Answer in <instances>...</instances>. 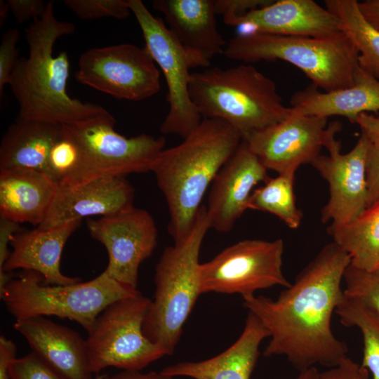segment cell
Segmentation results:
<instances>
[{
	"label": "cell",
	"mask_w": 379,
	"mask_h": 379,
	"mask_svg": "<svg viewBox=\"0 0 379 379\" xmlns=\"http://www.w3.org/2000/svg\"><path fill=\"white\" fill-rule=\"evenodd\" d=\"M350 255L335 242L324 246L276 299L252 295L244 305L270 333L265 357L284 356L299 371L331 368L347 357V345L331 329L345 293L342 281Z\"/></svg>",
	"instance_id": "cell-1"
},
{
	"label": "cell",
	"mask_w": 379,
	"mask_h": 379,
	"mask_svg": "<svg viewBox=\"0 0 379 379\" xmlns=\"http://www.w3.org/2000/svg\"><path fill=\"white\" fill-rule=\"evenodd\" d=\"M74 30L73 23L55 17L53 1L25 28L29 54L19 58L8 82L19 106L17 121L69 126L110 114L102 106L72 98L67 92L69 58L65 51L54 56L53 49L58 39Z\"/></svg>",
	"instance_id": "cell-2"
},
{
	"label": "cell",
	"mask_w": 379,
	"mask_h": 379,
	"mask_svg": "<svg viewBox=\"0 0 379 379\" xmlns=\"http://www.w3.org/2000/svg\"><path fill=\"white\" fill-rule=\"evenodd\" d=\"M242 140L227 122L203 119L181 143L160 153L151 172L168 205L174 242L190 233L206 190Z\"/></svg>",
	"instance_id": "cell-3"
},
{
	"label": "cell",
	"mask_w": 379,
	"mask_h": 379,
	"mask_svg": "<svg viewBox=\"0 0 379 379\" xmlns=\"http://www.w3.org/2000/svg\"><path fill=\"white\" fill-rule=\"evenodd\" d=\"M189 94L203 119L227 122L243 140L295 114L274 81L251 65L191 73Z\"/></svg>",
	"instance_id": "cell-4"
},
{
	"label": "cell",
	"mask_w": 379,
	"mask_h": 379,
	"mask_svg": "<svg viewBox=\"0 0 379 379\" xmlns=\"http://www.w3.org/2000/svg\"><path fill=\"white\" fill-rule=\"evenodd\" d=\"M209 228L206 207L201 205L190 233L166 247L156 265L154 298L142 330L166 355L173 354L182 327L201 294L199 256Z\"/></svg>",
	"instance_id": "cell-5"
},
{
	"label": "cell",
	"mask_w": 379,
	"mask_h": 379,
	"mask_svg": "<svg viewBox=\"0 0 379 379\" xmlns=\"http://www.w3.org/2000/svg\"><path fill=\"white\" fill-rule=\"evenodd\" d=\"M223 54L228 59L246 63L288 62L324 92L353 85L359 67V52L342 32L328 37L242 33L230 39Z\"/></svg>",
	"instance_id": "cell-6"
},
{
	"label": "cell",
	"mask_w": 379,
	"mask_h": 379,
	"mask_svg": "<svg viewBox=\"0 0 379 379\" xmlns=\"http://www.w3.org/2000/svg\"><path fill=\"white\" fill-rule=\"evenodd\" d=\"M140 294L105 271L88 281L50 285L39 273L24 270L0 289L7 311L16 319L56 316L77 322L87 332L108 305Z\"/></svg>",
	"instance_id": "cell-7"
},
{
	"label": "cell",
	"mask_w": 379,
	"mask_h": 379,
	"mask_svg": "<svg viewBox=\"0 0 379 379\" xmlns=\"http://www.w3.org/2000/svg\"><path fill=\"white\" fill-rule=\"evenodd\" d=\"M115 124L110 114L77 125H64L79 147L80 159L72 175L58 187L152 171L164 149V137L141 133L127 138L114 130Z\"/></svg>",
	"instance_id": "cell-8"
},
{
	"label": "cell",
	"mask_w": 379,
	"mask_h": 379,
	"mask_svg": "<svg viewBox=\"0 0 379 379\" xmlns=\"http://www.w3.org/2000/svg\"><path fill=\"white\" fill-rule=\"evenodd\" d=\"M151 301L142 294L125 298L112 302L98 316L86 340L93 373L107 367L140 371L166 355L143 333Z\"/></svg>",
	"instance_id": "cell-9"
},
{
	"label": "cell",
	"mask_w": 379,
	"mask_h": 379,
	"mask_svg": "<svg viewBox=\"0 0 379 379\" xmlns=\"http://www.w3.org/2000/svg\"><path fill=\"white\" fill-rule=\"evenodd\" d=\"M284 242L244 239L232 244L211 260L200 263L201 293H238L243 298L258 290L291 284L282 271Z\"/></svg>",
	"instance_id": "cell-10"
},
{
	"label": "cell",
	"mask_w": 379,
	"mask_h": 379,
	"mask_svg": "<svg viewBox=\"0 0 379 379\" xmlns=\"http://www.w3.org/2000/svg\"><path fill=\"white\" fill-rule=\"evenodd\" d=\"M128 4L141 29L145 48L161 68L168 87L169 110L160 131L184 139L203 119L189 94L190 69L194 65L161 18L154 17L140 0H128Z\"/></svg>",
	"instance_id": "cell-11"
},
{
	"label": "cell",
	"mask_w": 379,
	"mask_h": 379,
	"mask_svg": "<svg viewBox=\"0 0 379 379\" xmlns=\"http://www.w3.org/2000/svg\"><path fill=\"white\" fill-rule=\"evenodd\" d=\"M74 77L119 100H142L161 88L159 71L146 48L126 43L86 50Z\"/></svg>",
	"instance_id": "cell-12"
},
{
	"label": "cell",
	"mask_w": 379,
	"mask_h": 379,
	"mask_svg": "<svg viewBox=\"0 0 379 379\" xmlns=\"http://www.w3.org/2000/svg\"><path fill=\"white\" fill-rule=\"evenodd\" d=\"M328 128L324 147L328 155L320 154L311 164L329 187V199L321 212V221L331 222L327 232L349 223L367 208L366 157L371 145L361 134L354 147L343 154L335 138L340 124L332 122Z\"/></svg>",
	"instance_id": "cell-13"
},
{
	"label": "cell",
	"mask_w": 379,
	"mask_h": 379,
	"mask_svg": "<svg viewBox=\"0 0 379 379\" xmlns=\"http://www.w3.org/2000/svg\"><path fill=\"white\" fill-rule=\"evenodd\" d=\"M86 226L92 238L107 251L104 271L116 281L137 288L140 265L157 244V229L150 213L133 207L112 216L89 218Z\"/></svg>",
	"instance_id": "cell-14"
},
{
	"label": "cell",
	"mask_w": 379,
	"mask_h": 379,
	"mask_svg": "<svg viewBox=\"0 0 379 379\" xmlns=\"http://www.w3.org/2000/svg\"><path fill=\"white\" fill-rule=\"evenodd\" d=\"M328 118L295 114L244 140L267 170L295 173L312 164L324 147Z\"/></svg>",
	"instance_id": "cell-15"
},
{
	"label": "cell",
	"mask_w": 379,
	"mask_h": 379,
	"mask_svg": "<svg viewBox=\"0 0 379 379\" xmlns=\"http://www.w3.org/2000/svg\"><path fill=\"white\" fill-rule=\"evenodd\" d=\"M134 189L126 176H107L79 185L58 187L42 222L48 230L74 220L112 216L133 208Z\"/></svg>",
	"instance_id": "cell-16"
},
{
	"label": "cell",
	"mask_w": 379,
	"mask_h": 379,
	"mask_svg": "<svg viewBox=\"0 0 379 379\" xmlns=\"http://www.w3.org/2000/svg\"><path fill=\"white\" fill-rule=\"evenodd\" d=\"M267 171L243 140L210 187L206 212L211 227L230 232L247 209L254 187L269 178Z\"/></svg>",
	"instance_id": "cell-17"
},
{
	"label": "cell",
	"mask_w": 379,
	"mask_h": 379,
	"mask_svg": "<svg viewBox=\"0 0 379 379\" xmlns=\"http://www.w3.org/2000/svg\"><path fill=\"white\" fill-rule=\"evenodd\" d=\"M168 28L192 59L194 67H207L223 53L226 42L219 32L213 0H154Z\"/></svg>",
	"instance_id": "cell-18"
},
{
	"label": "cell",
	"mask_w": 379,
	"mask_h": 379,
	"mask_svg": "<svg viewBox=\"0 0 379 379\" xmlns=\"http://www.w3.org/2000/svg\"><path fill=\"white\" fill-rule=\"evenodd\" d=\"M13 327L32 352L65 379H93L86 340L74 330L44 317L16 319Z\"/></svg>",
	"instance_id": "cell-19"
},
{
	"label": "cell",
	"mask_w": 379,
	"mask_h": 379,
	"mask_svg": "<svg viewBox=\"0 0 379 379\" xmlns=\"http://www.w3.org/2000/svg\"><path fill=\"white\" fill-rule=\"evenodd\" d=\"M233 26L251 32L286 36L328 37L341 32L339 20L312 0H279L249 11Z\"/></svg>",
	"instance_id": "cell-20"
},
{
	"label": "cell",
	"mask_w": 379,
	"mask_h": 379,
	"mask_svg": "<svg viewBox=\"0 0 379 379\" xmlns=\"http://www.w3.org/2000/svg\"><path fill=\"white\" fill-rule=\"evenodd\" d=\"M81 222V220H74L48 230L18 232L12 237V250L0 274L22 269L39 273L46 284L69 285L81 281L80 278L66 276L60 270L62 250Z\"/></svg>",
	"instance_id": "cell-21"
},
{
	"label": "cell",
	"mask_w": 379,
	"mask_h": 379,
	"mask_svg": "<svg viewBox=\"0 0 379 379\" xmlns=\"http://www.w3.org/2000/svg\"><path fill=\"white\" fill-rule=\"evenodd\" d=\"M268 337L270 333L266 327L248 312L241 334L224 352L200 361L171 364L160 373L194 379H250L260 356V345Z\"/></svg>",
	"instance_id": "cell-22"
},
{
	"label": "cell",
	"mask_w": 379,
	"mask_h": 379,
	"mask_svg": "<svg viewBox=\"0 0 379 379\" xmlns=\"http://www.w3.org/2000/svg\"><path fill=\"white\" fill-rule=\"evenodd\" d=\"M290 103L301 115L341 116L356 124L359 115L379 111V80L358 68L353 85L331 92H321L314 84L295 92Z\"/></svg>",
	"instance_id": "cell-23"
},
{
	"label": "cell",
	"mask_w": 379,
	"mask_h": 379,
	"mask_svg": "<svg viewBox=\"0 0 379 379\" xmlns=\"http://www.w3.org/2000/svg\"><path fill=\"white\" fill-rule=\"evenodd\" d=\"M57 187L47 175L34 170H0L1 218L38 227L47 213Z\"/></svg>",
	"instance_id": "cell-24"
},
{
	"label": "cell",
	"mask_w": 379,
	"mask_h": 379,
	"mask_svg": "<svg viewBox=\"0 0 379 379\" xmlns=\"http://www.w3.org/2000/svg\"><path fill=\"white\" fill-rule=\"evenodd\" d=\"M62 125L41 121H15L0 145V170L26 168L47 175V161Z\"/></svg>",
	"instance_id": "cell-25"
},
{
	"label": "cell",
	"mask_w": 379,
	"mask_h": 379,
	"mask_svg": "<svg viewBox=\"0 0 379 379\" xmlns=\"http://www.w3.org/2000/svg\"><path fill=\"white\" fill-rule=\"evenodd\" d=\"M328 233L350 255L352 265L368 271L379 268V201Z\"/></svg>",
	"instance_id": "cell-26"
},
{
	"label": "cell",
	"mask_w": 379,
	"mask_h": 379,
	"mask_svg": "<svg viewBox=\"0 0 379 379\" xmlns=\"http://www.w3.org/2000/svg\"><path fill=\"white\" fill-rule=\"evenodd\" d=\"M325 5L357 48L359 67L379 80V29L363 15L356 0H326Z\"/></svg>",
	"instance_id": "cell-27"
},
{
	"label": "cell",
	"mask_w": 379,
	"mask_h": 379,
	"mask_svg": "<svg viewBox=\"0 0 379 379\" xmlns=\"http://www.w3.org/2000/svg\"><path fill=\"white\" fill-rule=\"evenodd\" d=\"M295 173L279 174L268 178L264 185L252 192L247 209L272 213L278 217L290 229L299 227L302 211L298 208L293 191Z\"/></svg>",
	"instance_id": "cell-28"
},
{
	"label": "cell",
	"mask_w": 379,
	"mask_h": 379,
	"mask_svg": "<svg viewBox=\"0 0 379 379\" xmlns=\"http://www.w3.org/2000/svg\"><path fill=\"white\" fill-rule=\"evenodd\" d=\"M346 327H357L363 338L361 366L379 379V312L360 300L345 294L335 312Z\"/></svg>",
	"instance_id": "cell-29"
},
{
	"label": "cell",
	"mask_w": 379,
	"mask_h": 379,
	"mask_svg": "<svg viewBox=\"0 0 379 379\" xmlns=\"http://www.w3.org/2000/svg\"><path fill=\"white\" fill-rule=\"evenodd\" d=\"M80 159L79 147L62 125V131L52 146L47 161V175L62 185L77 169Z\"/></svg>",
	"instance_id": "cell-30"
},
{
	"label": "cell",
	"mask_w": 379,
	"mask_h": 379,
	"mask_svg": "<svg viewBox=\"0 0 379 379\" xmlns=\"http://www.w3.org/2000/svg\"><path fill=\"white\" fill-rule=\"evenodd\" d=\"M343 281L347 296L360 300L379 312V268L368 271L350 264Z\"/></svg>",
	"instance_id": "cell-31"
},
{
	"label": "cell",
	"mask_w": 379,
	"mask_h": 379,
	"mask_svg": "<svg viewBox=\"0 0 379 379\" xmlns=\"http://www.w3.org/2000/svg\"><path fill=\"white\" fill-rule=\"evenodd\" d=\"M63 3L84 20L109 17L124 20L131 12L128 0H65Z\"/></svg>",
	"instance_id": "cell-32"
},
{
	"label": "cell",
	"mask_w": 379,
	"mask_h": 379,
	"mask_svg": "<svg viewBox=\"0 0 379 379\" xmlns=\"http://www.w3.org/2000/svg\"><path fill=\"white\" fill-rule=\"evenodd\" d=\"M11 379H65L34 352L10 364Z\"/></svg>",
	"instance_id": "cell-33"
},
{
	"label": "cell",
	"mask_w": 379,
	"mask_h": 379,
	"mask_svg": "<svg viewBox=\"0 0 379 379\" xmlns=\"http://www.w3.org/2000/svg\"><path fill=\"white\" fill-rule=\"evenodd\" d=\"M19 31L12 28L5 31L0 45V98L2 99L6 85L8 84L11 73L19 59L16 44Z\"/></svg>",
	"instance_id": "cell-34"
},
{
	"label": "cell",
	"mask_w": 379,
	"mask_h": 379,
	"mask_svg": "<svg viewBox=\"0 0 379 379\" xmlns=\"http://www.w3.org/2000/svg\"><path fill=\"white\" fill-rule=\"evenodd\" d=\"M272 0H215L216 15L222 16L227 25L233 26L234 22L254 9L271 4Z\"/></svg>",
	"instance_id": "cell-35"
},
{
	"label": "cell",
	"mask_w": 379,
	"mask_h": 379,
	"mask_svg": "<svg viewBox=\"0 0 379 379\" xmlns=\"http://www.w3.org/2000/svg\"><path fill=\"white\" fill-rule=\"evenodd\" d=\"M320 379H370L369 371L350 357H345L336 366L320 372Z\"/></svg>",
	"instance_id": "cell-36"
},
{
	"label": "cell",
	"mask_w": 379,
	"mask_h": 379,
	"mask_svg": "<svg viewBox=\"0 0 379 379\" xmlns=\"http://www.w3.org/2000/svg\"><path fill=\"white\" fill-rule=\"evenodd\" d=\"M367 207L379 201V149L370 145L366 157Z\"/></svg>",
	"instance_id": "cell-37"
},
{
	"label": "cell",
	"mask_w": 379,
	"mask_h": 379,
	"mask_svg": "<svg viewBox=\"0 0 379 379\" xmlns=\"http://www.w3.org/2000/svg\"><path fill=\"white\" fill-rule=\"evenodd\" d=\"M7 2L18 24L41 18L47 4L41 0H8Z\"/></svg>",
	"instance_id": "cell-38"
},
{
	"label": "cell",
	"mask_w": 379,
	"mask_h": 379,
	"mask_svg": "<svg viewBox=\"0 0 379 379\" xmlns=\"http://www.w3.org/2000/svg\"><path fill=\"white\" fill-rule=\"evenodd\" d=\"M356 124L361 129L371 145L379 149V116L371 113H363L357 117Z\"/></svg>",
	"instance_id": "cell-39"
},
{
	"label": "cell",
	"mask_w": 379,
	"mask_h": 379,
	"mask_svg": "<svg viewBox=\"0 0 379 379\" xmlns=\"http://www.w3.org/2000/svg\"><path fill=\"white\" fill-rule=\"evenodd\" d=\"M19 231L21 230L18 223L0 218V269L10 255L8 244H11L12 237Z\"/></svg>",
	"instance_id": "cell-40"
},
{
	"label": "cell",
	"mask_w": 379,
	"mask_h": 379,
	"mask_svg": "<svg viewBox=\"0 0 379 379\" xmlns=\"http://www.w3.org/2000/svg\"><path fill=\"white\" fill-rule=\"evenodd\" d=\"M16 345L5 335L0 336V379H11L10 364L16 355Z\"/></svg>",
	"instance_id": "cell-41"
},
{
	"label": "cell",
	"mask_w": 379,
	"mask_h": 379,
	"mask_svg": "<svg viewBox=\"0 0 379 379\" xmlns=\"http://www.w3.org/2000/svg\"><path fill=\"white\" fill-rule=\"evenodd\" d=\"M105 379H180L177 377H171L164 375L160 372L152 371L147 373L140 371H122L117 374L108 376Z\"/></svg>",
	"instance_id": "cell-42"
},
{
	"label": "cell",
	"mask_w": 379,
	"mask_h": 379,
	"mask_svg": "<svg viewBox=\"0 0 379 379\" xmlns=\"http://www.w3.org/2000/svg\"><path fill=\"white\" fill-rule=\"evenodd\" d=\"M359 8L366 19L379 29V0L358 2Z\"/></svg>",
	"instance_id": "cell-43"
},
{
	"label": "cell",
	"mask_w": 379,
	"mask_h": 379,
	"mask_svg": "<svg viewBox=\"0 0 379 379\" xmlns=\"http://www.w3.org/2000/svg\"><path fill=\"white\" fill-rule=\"evenodd\" d=\"M319 375L320 372L316 366H313L299 371L298 376L293 379H320Z\"/></svg>",
	"instance_id": "cell-44"
},
{
	"label": "cell",
	"mask_w": 379,
	"mask_h": 379,
	"mask_svg": "<svg viewBox=\"0 0 379 379\" xmlns=\"http://www.w3.org/2000/svg\"><path fill=\"white\" fill-rule=\"evenodd\" d=\"M11 11L8 2L3 0L0 1V27H1L8 17V12Z\"/></svg>",
	"instance_id": "cell-45"
},
{
	"label": "cell",
	"mask_w": 379,
	"mask_h": 379,
	"mask_svg": "<svg viewBox=\"0 0 379 379\" xmlns=\"http://www.w3.org/2000/svg\"><path fill=\"white\" fill-rule=\"evenodd\" d=\"M107 375L102 374V375H97L94 376L93 379H105Z\"/></svg>",
	"instance_id": "cell-46"
}]
</instances>
